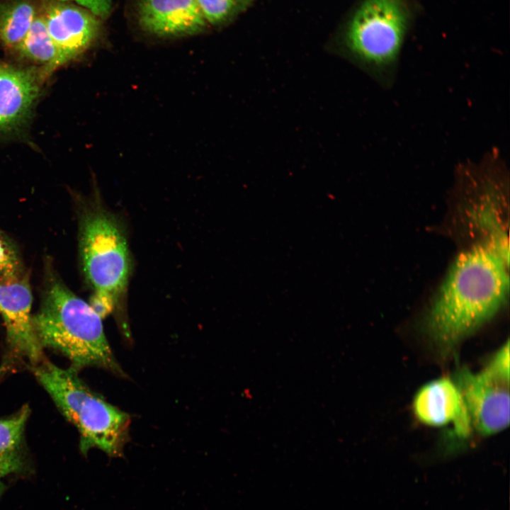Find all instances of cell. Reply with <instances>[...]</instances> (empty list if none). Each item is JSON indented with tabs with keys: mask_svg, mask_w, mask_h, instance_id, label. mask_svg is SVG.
I'll use <instances>...</instances> for the list:
<instances>
[{
	"mask_svg": "<svg viewBox=\"0 0 510 510\" xmlns=\"http://www.w3.org/2000/svg\"><path fill=\"white\" fill-rule=\"evenodd\" d=\"M509 259L487 241L460 253L429 312L426 328L449 351L486 322L509 293Z\"/></svg>",
	"mask_w": 510,
	"mask_h": 510,
	"instance_id": "obj_1",
	"label": "cell"
},
{
	"mask_svg": "<svg viewBox=\"0 0 510 510\" xmlns=\"http://www.w3.org/2000/svg\"><path fill=\"white\" fill-rule=\"evenodd\" d=\"M32 322L41 346L62 353L75 370L94 366L124 375L106 339L102 317L60 280L49 281Z\"/></svg>",
	"mask_w": 510,
	"mask_h": 510,
	"instance_id": "obj_2",
	"label": "cell"
},
{
	"mask_svg": "<svg viewBox=\"0 0 510 510\" xmlns=\"http://www.w3.org/2000/svg\"><path fill=\"white\" fill-rule=\"evenodd\" d=\"M33 373L64 417L79 433L84 454L98 448L118 457L128 441L130 416L93 391L70 367L47 361L32 366Z\"/></svg>",
	"mask_w": 510,
	"mask_h": 510,
	"instance_id": "obj_3",
	"label": "cell"
},
{
	"mask_svg": "<svg viewBox=\"0 0 510 510\" xmlns=\"http://www.w3.org/2000/svg\"><path fill=\"white\" fill-rule=\"evenodd\" d=\"M412 0H362L345 33L350 55L384 89L394 84L414 20Z\"/></svg>",
	"mask_w": 510,
	"mask_h": 510,
	"instance_id": "obj_4",
	"label": "cell"
},
{
	"mask_svg": "<svg viewBox=\"0 0 510 510\" xmlns=\"http://www.w3.org/2000/svg\"><path fill=\"white\" fill-rule=\"evenodd\" d=\"M79 232L83 270L94 290L90 305L103 318L128 285L131 259L126 237L116 217L96 204L84 210Z\"/></svg>",
	"mask_w": 510,
	"mask_h": 510,
	"instance_id": "obj_5",
	"label": "cell"
},
{
	"mask_svg": "<svg viewBox=\"0 0 510 510\" xmlns=\"http://www.w3.org/2000/svg\"><path fill=\"white\" fill-rule=\"evenodd\" d=\"M468 409L472 426L480 434H497L509 424V381L486 367L481 371L463 368L455 380Z\"/></svg>",
	"mask_w": 510,
	"mask_h": 510,
	"instance_id": "obj_6",
	"label": "cell"
},
{
	"mask_svg": "<svg viewBox=\"0 0 510 510\" xmlns=\"http://www.w3.org/2000/svg\"><path fill=\"white\" fill-rule=\"evenodd\" d=\"M32 293L27 277L0 283V314L12 357L26 358L32 366L42 361V347L32 322Z\"/></svg>",
	"mask_w": 510,
	"mask_h": 510,
	"instance_id": "obj_7",
	"label": "cell"
},
{
	"mask_svg": "<svg viewBox=\"0 0 510 510\" xmlns=\"http://www.w3.org/2000/svg\"><path fill=\"white\" fill-rule=\"evenodd\" d=\"M414 412L422 423L434 426L452 425L459 438L472 429L462 393L455 380L441 378L420 388L413 402Z\"/></svg>",
	"mask_w": 510,
	"mask_h": 510,
	"instance_id": "obj_8",
	"label": "cell"
},
{
	"mask_svg": "<svg viewBox=\"0 0 510 510\" xmlns=\"http://www.w3.org/2000/svg\"><path fill=\"white\" fill-rule=\"evenodd\" d=\"M43 17L61 65L84 52L98 34L96 16L74 5L57 4L50 6Z\"/></svg>",
	"mask_w": 510,
	"mask_h": 510,
	"instance_id": "obj_9",
	"label": "cell"
},
{
	"mask_svg": "<svg viewBox=\"0 0 510 510\" xmlns=\"http://www.w3.org/2000/svg\"><path fill=\"white\" fill-rule=\"evenodd\" d=\"M138 19L146 31L162 37L192 35L207 24L196 0H142Z\"/></svg>",
	"mask_w": 510,
	"mask_h": 510,
	"instance_id": "obj_10",
	"label": "cell"
},
{
	"mask_svg": "<svg viewBox=\"0 0 510 510\" xmlns=\"http://www.w3.org/2000/svg\"><path fill=\"white\" fill-rule=\"evenodd\" d=\"M39 91L35 74L0 67V130L21 120Z\"/></svg>",
	"mask_w": 510,
	"mask_h": 510,
	"instance_id": "obj_11",
	"label": "cell"
},
{
	"mask_svg": "<svg viewBox=\"0 0 510 510\" xmlns=\"http://www.w3.org/2000/svg\"><path fill=\"white\" fill-rule=\"evenodd\" d=\"M30 414L28 405L0 419V480L11 474L23 472L26 467L24 433Z\"/></svg>",
	"mask_w": 510,
	"mask_h": 510,
	"instance_id": "obj_12",
	"label": "cell"
},
{
	"mask_svg": "<svg viewBox=\"0 0 510 510\" xmlns=\"http://www.w3.org/2000/svg\"><path fill=\"white\" fill-rule=\"evenodd\" d=\"M17 50L49 71L61 65L58 50L48 33L43 16H36Z\"/></svg>",
	"mask_w": 510,
	"mask_h": 510,
	"instance_id": "obj_13",
	"label": "cell"
},
{
	"mask_svg": "<svg viewBox=\"0 0 510 510\" xmlns=\"http://www.w3.org/2000/svg\"><path fill=\"white\" fill-rule=\"evenodd\" d=\"M33 6L28 1H16L0 12V40L17 49L28 32L35 18Z\"/></svg>",
	"mask_w": 510,
	"mask_h": 510,
	"instance_id": "obj_14",
	"label": "cell"
},
{
	"mask_svg": "<svg viewBox=\"0 0 510 510\" xmlns=\"http://www.w3.org/2000/svg\"><path fill=\"white\" fill-rule=\"evenodd\" d=\"M251 0H196L207 23L217 24L243 11Z\"/></svg>",
	"mask_w": 510,
	"mask_h": 510,
	"instance_id": "obj_15",
	"label": "cell"
},
{
	"mask_svg": "<svg viewBox=\"0 0 510 510\" xmlns=\"http://www.w3.org/2000/svg\"><path fill=\"white\" fill-rule=\"evenodd\" d=\"M20 264L11 244L0 234V278L8 283L18 279Z\"/></svg>",
	"mask_w": 510,
	"mask_h": 510,
	"instance_id": "obj_16",
	"label": "cell"
},
{
	"mask_svg": "<svg viewBox=\"0 0 510 510\" xmlns=\"http://www.w3.org/2000/svg\"><path fill=\"white\" fill-rule=\"evenodd\" d=\"M72 1L84 6L96 16H108L112 5V0H61Z\"/></svg>",
	"mask_w": 510,
	"mask_h": 510,
	"instance_id": "obj_17",
	"label": "cell"
},
{
	"mask_svg": "<svg viewBox=\"0 0 510 510\" xmlns=\"http://www.w3.org/2000/svg\"><path fill=\"white\" fill-rule=\"evenodd\" d=\"M4 489H5V486H4V484L1 482V481L0 480V496H1V494L3 493Z\"/></svg>",
	"mask_w": 510,
	"mask_h": 510,
	"instance_id": "obj_18",
	"label": "cell"
}]
</instances>
